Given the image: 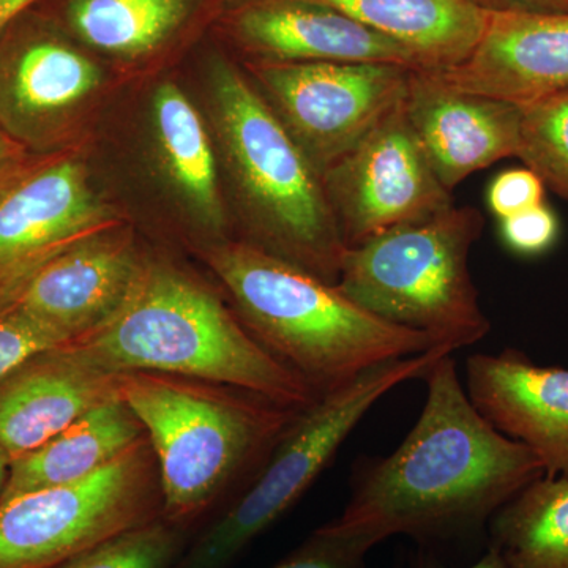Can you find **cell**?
I'll list each match as a JSON object with an SVG mask.
<instances>
[{
	"mask_svg": "<svg viewBox=\"0 0 568 568\" xmlns=\"http://www.w3.org/2000/svg\"><path fill=\"white\" fill-rule=\"evenodd\" d=\"M32 9L0 32V126L21 145L50 142L102 80L95 63Z\"/></svg>",
	"mask_w": 568,
	"mask_h": 568,
	"instance_id": "12",
	"label": "cell"
},
{
	"mask_svg": "<svg viewBox=\"0 0 568 568\" xmlns=\"http://www.w3.org/2000/svg\"><path fill=\"white\" fill-rule=\"evenodd\" d=\"M141 264L129 239L93 235L44 264L9 305L67 345L92 334L115 315Z\"/></svg>",
	"mask_w": 568,
	"mask_h": 568,
	"instance_id": "15",
	"label": "cell"
},
{
	"mask_svg": "<svg viewBox=\"0 0 568 568\" xmlns=\"http://www.w3.org/2000/svg\"><path fill=\"white\" fill-rule=\"evenodd\" d=\"M110 220L80 163L55 160L22 168L0 189V308L44 264L106 233Z\"/></svg>",
	"mask_w": 568,
	"mask_h": 568,
	"instance_id": "11",
	"label": "cell"
},
{
	"mask_svg": "<svg viewBox=\"0 0 568 568\" xmlns=\"http://www.w3.org/2000/svg\"><path fill=\"white\" fill-rule=\"evenodd\" d=\"M215 110L256 237L250 245L336 284L346 245L316 168L263 93L227 63L215 70Z\"/></svg>",
	"mask_w": 568,
	"mask_h": 568,
	"instance_id": "5",
	"label": "cell"
},
{
	"mask_svg": "<svg viewBox=\"0 0 568 568\" xmlns=\"http://www.w3.org/2000/svg\"><path fill=\"white\" fill-rule=\"evenodd\" d=\"M545 189L544 181L529 168H514L504 171L491 182L488 205L497 219L504 220L544 204Z\"/></svg>",
	"mask_w": 568,
	"mask_h": 568,
	"instance_id": "29",
	"label": "cell"
},
{
	"mask_svg": "<svg viewBox=\"0 0 568 568\" xmlns=\"http://www.w3.org/2000/svg\"><path fill=\"white\" fill-rule=\"evenodd\" d=\"M37 2L39 0H0V32Z\"/></svg>",
	"mask_w": 568,
	"mask_h": 568,
	"instance_id": "33",
	"label": "cell"
},
{
	"mask_svg": "<svg viewBox=\"0 0 568 568\" xmlns=\"http://www.w3.org/2000/svg\"><path fill=\"white\" fill-rule=\"evenodd\" d=\"M323 185L346 248L455 205L410 126L405 97L325 171Z\"/></svg>",
	"mask_w": 568,
	"mask_h": 568,
	"instance_id": "10",
	"label": "cell"
},
{
	"mask_svg": "<svg viewBox=\"0 0 568 568\" xmlns=\"http://www.w3.org/2000/svg\"><path fill=\"white\" fill-rule=\"evenodd\" d=\"M484 215L455 207L377 234L343 254L336 286L369 313L452 351L491 331L469 271Z\"/></svg>",
	"mask_w": 568,
	"mask_h": 568,
	"instance_id": "6",
	"label": "cell"
},
{
	"mask_svg": "<svg viewBox=\"0 0 568 568\" xmlns=\"http://www.w3.org/2000/svg\"><path fill=\"white\" fill-rule=\"evenodd\" d=\"M409 67L383 62L254 63L257 89L323 174L405 97Z\"/></svg>",
	"mask_w": 568,
	"mask_h": 568,
	"instance_id": "9",
	"label": "cell"
},
{
	"mask_svg": "<svg viewBox=\"0 0 568 568\" xmlns=\"http://www.w3.org/2000/svg\"><path fill=\"white\" fill-rule=\"evenodd\" d=\"M405 110L433 170L450 193L477 171L517 156L518 104L455 88L439 70L409 71Z\"/></svg>",
	"mask_w": 568,
	"mask_h": 568,
	"instance_id": "13",
	"label": "cell"
},
{
	"mask_svg": "<svg viewBox=\"0 0 568 568\" xmlns=\"http://www.w3.org/2000/svg\"><path fill=\"white\" fill-rule=\"evenodd\" d=\"M11 466V457L0 447V497L3 495L6 489L7 480H9V473Z\"/></svg>",
	"mask_w": 568,
	"mask_h": 568,
	"instance_id": "34",
	"label": "cell"
},
{
	"mask_svg": "<svg viewBox=\"0 0 568 568\" xmlns=\"http://www.w3.org/2000/svg\"><path fill=\"white\" fill-rule=\"evenodd\" d=\"M376 545L373 538L342 532L327 523L271 568H366Z\"/></svg>",
	"mask_w": 568,
	"mask_h": 568,
	"instance_id": "26",
	"label": "cell"
},
{
	"mask_svg": "<svg viewBox=\"0 0 568 568\" xmlns=\"http://www.w3.org/2000/svg\"><path fill=\"white\" fill-rule=\"evenodd\" d=\"M500 235L511 252L521 256L547 253L559 237V222L547 204L500 220Z\"/></svg>",
	"mask_w": 568,
	"mask_h": 568,
	"instance_id": "28",
	"label": "cell"
},
{
	"mask_svg": "<svg viewBox=\"0 0 568 568\" xmlns=\"http://www.w3.org/2000/svg\"><path fill=\"white\" fill-rule=\"evenodd\" d=\"M104 372H149L252 392L305 409L317 398L200 280L164 261L142 260L121 308L67 343Z\"/></svg>",
	"mask_w": 568,
	"mask_h": 568,
	"instance_id": "2",
	"label": "cell"
},
{
	"mask_svg": "<svg viewBox=\"0 0 568 568\" xmlns=\"http://www.w3.org/2000/svg\"><path fill=\"white\" fill-rule=\"evenodd\" d=\"M345 14L403 44L422 69L446 70L469 58L487 11L473 0H305Z\"/></svg>",
	"mask_w": 568,
	"mask_h": 568,
	"instance_id": "19",
	"label": "cell"
},
{
	"mask_svg": "<svg viewBox=\"0 0 568 568\" xmlns=\"http://www.w3.org/2000/svg\"><path fill=\"white\" fill-rule=\"evenodd\" d=\"M118 396L119 375L69 345L41 351L0 377V447L11 459L29 454Z\"/></svg>",
	"mask_w": 568,
	"mask_h": 568,
	"instance_id": "17",
	"label": "cell"
},
{
	"mask_svg": "<svg viewBox=\"0 0 568 568\" xmlns=\"http://www.w3.org/2000/svg\"><path fill=\"white\" fill-rule=\"evenodd\" d=\"M518 106L517 159L568 201V89Z\"/></svg>",
	"mask_w": 568,
	"mask_h": 568,
	"instance_id": "25",
	"label": "cell"
},
{
	"mask_svg": "<svg viewBox=\"0 0 568 568\" xmlns=\"http://www.w3.org/2000/svg\"><path fill=\"white\" fill-rule=\"evenodd\" d=\"M140 418L121 398L93 407L47 444L11 459L0 500L92 476L144 439Z\"/></svg>",
	"mask_w": 568,
	"mask_h": 568,
	"instance_id": "20",
	"label": "cell"
},
{
	"mask_svg": "<svg viewBox=\"0 0 568 568\" xmlns=\"http://www.w3.org/2000/svg\"><path fill=\"white\" fill-rule=\"evenodd\" d=\"M163 515L148 436L92 476L0 500V568H52Z\"/></svg>",
	"mask_w": 568,
	"mask_h": 568,
	"instance_id": "8",
	"label": "cell"
},
{
	"mask_svg": "<svg viewBox=\"0 0 568 568\" xmlns=\"http://www.w3.org/2000/svg\"><path fill=\"white\" fill-rule=\"evenodd\" d=\"M52 332L14 306L0 308V377L41 351L63 346Z\"/></svg>",
	"mask_w": 568,
	"mask_h": 568,
	"instance_id": "27",
	"label": "cell"
},
{
	"mask_svg": "<svg viewBox=\"0 0 568 568\" xmlns=\"http://www.w3.org/2000/svg\"><path fill=\"white\" fill-rule=\"evenodd\" d=\"M488 536L508 568H568V478L530 481L491 518Z\"/></svg>",
	"mask_w": 568,
	"mask_h": 568,
	"instance_id": "21",
	"label": "cell"
},
{
	"mask_svg": "<svg viewBox=\"0 0 568 568\" xmlns=\"http://www.w3.org/2000/svg\"><path fill=\"white\" fill-rule=\"evenodd\" d=\"M484 11H518V13H562L568 0H473Z\"/></svg>",
	"mask_w": 568,
	"mask_h": 568,
	"instance_id": "30",
	"label": "cell"
},
{
	"mask_svg": "<svg viewBox=\"0 0 568 568\" xmlns=\"http://www.w3.org/2000/svg\"><path fill=\"white\" fill-rule=\"evenodd\" d=\"M463 91L515 104L568 89V11H487L469 58L439 70Z\"/></svg>",
	"mask_w": 568,
	"mask_h": 568,
	"instance_id": "16",
	"label": "cell"
},
{
	"mask_svg": "<svg viewBox=\"0 0 568 568\" xmlns=\"http://www.w3.org/2000/svg\"><path fill=\"white\" fill-rule=\"evenodd\" d=\"M156 141L164 168L183 200L203 222L219 230L223 224L222 200L211 142L204 123L185 93L162 84L153 97Z\"/></svg>",
	"mask_w": 568,
	"mask_h": 568,
	"instance_id": "22",
	"label": "cell"
},
{
	"mask_svg": "<svg viewBox=\"0 0 568 568\" xmlns=\"http://www.w3.org/2000/svg\"><path fill=\"white\" fill-rule=\"evenodd\" d=\"M24 166L22 145L0 126V189Z\"/></svg>",
	"mask_w": 568,
	"mask_h": 568,
	"instance_id": "32",
	"label": "cell"
},
{
	"mask_svg": "<svg viewBox=\"0 0 568 568\" xmlns=\"http://www.w3.org/2000/svg\"><path fill=\"white\" fill-rule=\"evenodd\" d=\"M233 28L256 63L383 62L422 69L403 44L305 0H250Z\"/></svg>",
	"mask_w": 568,
	"mask_h": 568,
	"instance_id": "18",
	"label": "cell"
},
{
	"mask_svg": "<svg viewBox=\"0 0 568 568\" xmlns=\"http://www.w3.org/2000/svg\"><path fill=\"white\" fill-rule=\"evenodd\" d=\"M466 394L489 424L536 455L545 476L568 478V369L504 349L470 355Z\"/></svg>",
	"mask_w": 568,
	"mask_h": 568,
	"instance_id": "14",
	"label": "cell"
},
{
	"mask_svg": "<svg viewBox=\"0 0 568 568\" xmlns=\"http://www.w3.org/2000/svg\"><path fill=\"white\" fill-rule=\"evenodd\" d=\"M190 0H71L74 32L99 50L140 55L181 26Z\"/></svg>",
	"mask_w": 568,
	"mask_h": 568,
	"instance_id": "23",
	"label": "cell"
},
{
	"mask_svg": "<svg viewBox=\"0 0 568 568\" xmlns=\"http://www.w3.org/2000/svg\"><path fill=\"white\" fill-rule=\"evenodd\" d=\"M209 264L254 338L317 396L373 366L440 346L373 315L336 284L245 242L216 245Z\"/></svg>",
	"mask_w": 568,
	"mask_h": 568,
	"instance_id": "3",
	"label": "cell"
},
{
	"mask_svg": "<svg viewBox=\"0 0 568 568\" xmlns=\"http://www.w3.org/2000/svg\"><path fill=\"white\" fill-rule=\"evenodd\" d=\"M196 532L162 515L104 538L52 568H174Z\"/></svg>",
	"mask_w": 568,
	"mask_h": 568,
	"instance_id": "24",
	"label": "cell"
},
{
	"mask_svg": "<svg viewBox=\"0 0 568 568\" xmlns=\"http://www.w3.org/2000/svg\"><path fill=\"white\" fill-rule=\"evenodd\" d=\"M119 395L140 418L155 455L163 517L196 529L239 478L264 465L302 410L162 373H119Z\"/></svg>",
	"mask_w": 568,
	"mask_h": 568,
	"instance_id": "4",
	"label": "cell"
},
{
	"mask_svg": "<svg viewBox=\"0 0 568 568\" xmlns=\"http://www.w3.org/2000/svg\"><path fill=\"white\" fill-rule=\"evenodd\" d=\"M426 399L416 425L387 457L355 467L342 532L413 538L422 548L488 532L508 500L545 476L528 447L504 436L466 394L452 354L424 376Z\"/></svg>",
	"mask_w": 568,
	"mask_h": 568,
	"instance_id": "1",
	"label": "cell"
},
{
	"mask_svg": "<svg viewBox=\"0 0 568 568\" xmlns=\"http://www.w3.org/2000/svg\"><path fill=\"white\" fill-rule=\"evenodd\" d=\"M396 358L366 369L298 410L244 491L205 521L174 568H230L250 545L302 499L373 406L407 381L424 379L443 355Z\"/></svg>",
	"mask_w": 568,
	"mask_h": 568,
	"instance_id": "7",
	"label": "cell"
},
{
	"mask_svg": "<svg viewBox=\"0 0 568 568\" xmlns=\"http://www.w3.org/2000/svg\"><path fill=\"white\" fill-rule=\"evenodd\" d=\"M406 568H454L447 566L443 559L437 558L435 552L432 549L420 548V551L417 555H414L413 558L407 562ZM465 568H508L506 560H504L500 552L497 551L495 547L488 545V548L485 549L484 555L480 556L476 560V562L470 564Z\"/></svg>",
	"mask_w": 568,
	"mask_h": 568,
	"instance_id": "31",
	"label": "cell"
}]
</instances>
